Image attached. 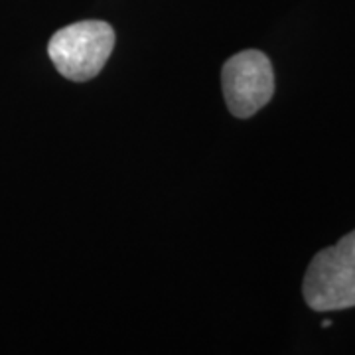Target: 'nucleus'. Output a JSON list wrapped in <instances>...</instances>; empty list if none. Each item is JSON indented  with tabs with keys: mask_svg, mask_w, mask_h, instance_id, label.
Returning <instances> with one entry per match:
<instances>
[{
	"mask_svg": "<svg viewBox=\"0 0 355 355\" xmlns=\"http://www.w3.org/2000/svg\"><path fill=\"white\" fill-rule=\"evenodd\" d=\"M304 298L316 312L355 306V231L312 259L304 277Z\"/></svg>",
	"mask_w": 355,
	"mask_h": 355,
	"instance_id": "obj_1",
	"label": "nucleus"
},
{
	"mask_svg": "<svg viewBox=\"0 0 355 355\" xmlns=\"http://www.w3.org/2000/svg\"><path fill=\"white\" fill-rule=\"evenodd\" d=\"M114 48V32L101 20H83L58 30L48 53L58 71L71 81H87L101 71Z\"/></svg>",
	"mask_w": 355,
	"mask_h": 355,
	"instance_id": "obj_2",
	"label": "nucleus"
},
{
	"mask_svg": "<svg viewBox=\"0 0 355 355\" xmlns=\"http://www.w3.org/2000/svg\"><path fill=\"white\" fill-rule=\"evenodd\" d=\"M272 93L275 73L263 51H241L223 65V95L235 116H253L270 101Z\"/></svg>",
	"mask_w": 355,
	"mask_h": 355,
	"instance_id": "obj_3",
	"label": "nucleus"
}]
</instances>
